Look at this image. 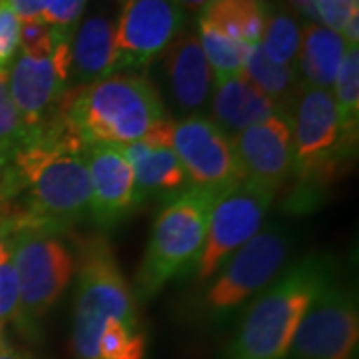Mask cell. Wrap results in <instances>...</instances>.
Segmentation results:
<instances>
[{
  "label": "cell",
  "instance_id": "1",
  "mask_svg": "<svg viewBox=\"0 0 359 359\" xmlns=\"http://www.w3.org/2000/svg\"><path fill=\"white\" fill-rule=\"evenodd\" d=\"M86 146L58 108L42 126L28 130L2 186L0 204L16 208L22 224L65 233L88 216Z\"/></svg>",
  "mask_w": 359,
  "mask_h": 359
},
{
  "label": "cell",
  "instance_id": "2",
  "mask_svg": "<svg viewBox=\"0 0 359 359\" xmlns=\"http://www.w3.org/2000/svg\"><path fill=\"white\" fill-rule=\"evenodd\" d=\"M70 126L84 144L124 148L166 118L160 92L140 74H110L88 86L66 92L60 104Z\"/></svg>",
  "mask_w": 359,
  "mask_h": 359
},
{
  "label": "cell",
  "instance_id": "3",
  "mask_svg": "<svg viewBox=\"0 0 359 359\" xmlns=\"http://www.w3.org/2000/svg\"><path fill=\"white\" fill-rule=\"evenodd\" d=\"M335 280L332 264L320 256L297 262L248 308L226 359H285L295 330L313 297Z\"/></svg>",
  "mask_w": 359,
  "mask_h": 359
},
{
  "label": "cell",
  "instance_id": "4",
  "mask_svg": "<svg viewBox=\"0 0 359 359\" xmlns=\"http://www.w3.org/2000/svg\"><path fill=\"white\" fill-rule=\"evenodd\" d=\"M218 196L214 190L188 186L160 212L136 276L140 299L154 297L168 282L198 264Z\"/></svg>",
  "mask_w": 359,
  "mask_h": 359
},
{
  "label": "cell",
  "instance_id": "5",
  "mask_svg": "<svg viewBox=\"0 0 359 359\" xmlns=\"http://www.w3.org/2000/svg\"><path fill=\"white\" fill-rule=\"evenodd\" d=\"M78 287L72 346L78 359H96V346L108 320L138 323V308L106 238L78 240Z\"/></svg>",
  "mask_w": 359,
  "mask_h": 359
},
{
  "label": "cell",
  "instance_id": "6",
  "mask_svg": "<svg viewBox=\"0 0 359 359\" xmlns=\"http://www.w3.org/2000/svg\"><path fill=\"white\" fill-rule=\"evenodd\" d=\"M290 122L294 144L292 174L299 186L295 196L308 188L320 190L355 148V142L347 140L341 132L332 90L304 82L290 108Z\"/></svg>",
  "mask_w": 359,
  "mask_h": 359
},
{
  "label": "cell",
  "instance_id": "7",
  "mask_svg": "<svg viewBox=\"0 0 359 359\" xmlns=\"http://www.w3.org/2000/svg\"><path fill=\"white\" fill-rule=\"evenodd\" d=\"M11 252L20 285L16 318L32 327L62 295L76 271V259L58 233L22 222L11 238Z\"/></svg>",
  "mask_w": 359,
  "mask_h": 359
},
{
  "label": "cell",
  "instance_id": "8",
  "mask_svg": "<svg viewBox=\"0 0 359 359\" xmlns=\"http://www.w3.org/2000/svg\"><path fill=\"white\" fill-rule=\"evenodd\" d=\"M290 250L292 240L283 228L269 226L257 231L222 264L224 268L205 294L208 308L224 313L264 292L280 276Z\"/></svg>",
  "mask_w": 359,
  "mask_h": 359
},
{
  "label": "cell",
  "instance_id": "9",
  "mask_svg": "<svg viewBox=\"0 0 359 359\" xmlns=\"http://www.w3.org/2000/svg\"><path fill=\"white\" fill-rule=\"evenodd\" d=\"M359 341L358 299L330 282L306 309L290 347L292 359H353Z\"/></svg>",
  "mask_w": 359,
  "mask_h": 359
},
{
  "label": "cell",
  "instance_id": "10",
  "mask_svg": "<svg viewBox=\"0 0 359 359\" xmlns=\"http://www.w3.org/2000/svg\"><path fill=\"white\" fill-rule=\"evenodd\" d=\"M273 196L248 180L219 194L210 212L204 250L198 259V280L212 278L238 248L262 230Z\"/></svg>",
  "mask_w": 359,
  "mask_h": 359
},
{
  "label": "cell",
  "instance_id": "11",
  "mask_svg": "<svg viewBox=\"0 0 359 359\" xmlns=\"http://www.w3.org/2000/svg\"><path fill=\"white\" fill-rule=\"evenodd\" d=\"M186 13L178 0H126L114 32V72L144 70L178 39Z\"/></svg>",
  "mask_w": 359,
  "mask_h": 359
},
{
  "label": "cell",
  "instance_id": "12",
  "mask_svg": "<svg viewBox=\"0 0 359 359\" xmlns=\"http://www.w3.org/2000/svg\"><path fill=\"white\" fill-rule=\"evenodd\" d=\"M172 148L190 186L224 192L244 182L230 136L205 116H184L174 122Z\"/></svg>",
  "mask_w": 359,
  "mask_h": 359
},
{
  "label": "cell",
  "instance_id": "13",
  "mask_svg": "<svg viewBox=\"0 0 359 359\" xmlns=\"http://www.w3.org/2000/svg\"><path fill=\"white\" fill-rule=\"evenodd\" d=\"M230 140L244 180L278 194L294 170L290 114L271 116Z\"/></svg>",
  "mask_w": 359,
  "mask_h": 359
},
{
  "label": "cell",
  "instance_id": "14",
  "mask_svg": "<svg viewBox=\"0 0 359 359\" xmlns=\"http://www.w3.org/2000/svg\"><path fill=\"white\" fill-rule=\"evenodd\" d=\"M86 164L90 174L88 216L100 228H112L136 210L134 172L122 148L88 144Z\"/></svg>",
  "mask_w": 359,
  "mask_h": 359
},
{
  "label": "cell",
  "instance_id": "15",
  "mask_svg": "<svg viewBox=\"0 0 359 359\" xmlns=\"http://www.w3.org/2000/svg\"><path fill=\"white\" fill-rule=\"evenodd\" d=\"M68 90V74L54 65L52 56L34 58L18 52L8 72V92L26 130L50 120Z\"/></svg>",
  "mask_w": 359,
  "mask_h": 359
},
{
  "label": "cell",
  "instance_id": "16",
  "mask_svg": "<svg viewBox=\"0 0 359 359\" xmlns=\"http://www.w3.org/2000/svg\"><path fill=\"white\" fill-rule=\"evenodd\" d=\"M162 56L168 98L182 114L200 116L212 98L214 76L198 32L184 26L178 39L168 46Z\"/></svg>",
  "mask_w": 359,
  "mask_h": 359
},
{
  "label": "cell",
  "instance_id": "17",
  "mask_svg": "<svg viewBox=\"0 0 359 359\" xmlns=\"http://www.w3.org/2000/svg\"><path fill=\"white\" fill-rule=\"evenodd\" d=\"M116 25L102 14H92L76 26L70 56L68 88L88 86L112 74Z\"/></svg>",
  "mask_w": 359,
  "mask_h": 359
},
{
  "label": "cell",
  "instance_id": "18",
  "mask_svg": "<svg viewBox=\"0 0 359 359\" xmlns=\"http://www.w3.org/2000/svg\"><path fill=\"white\" fill-rule=\"evenodd\" d=\"M210 108L212 122L218 124L230 138L271 116L283 114L280 106L271 102L245 76L230 78L216 84Z\"/></svg>",
  "mask_w": 359,
  "mask_h": 359
},
{
  "label": "cell",
  "instance_id": "19",
  "mask_svg": "<svg viewBox=\"0 0 359 359\" xmlns=\"http://www.w3.org/2000/svg\"><path fill=\"white\" fill-rule=\"evenodd\" d=\"M134 172V198L140 205L150 196H168L186 188V172L180 158L170 146H150L134 142L122 148Z\"/></svg>",
  "mask_w": 359,
  "mask_h": 359
},
{
  "label": "cell",
  "instance_id": "20",
  "mask_svg": "<svg viewBox=\"0 0 359 359\" xmlns=\"http://www.w3.org/2000/svg\"><path fill=\"white\" fill-rule=\"evenodd\" d=\"M346 50L347 42L339 32L318 22H306L295 68L306 84L330 90L334 86Z\"/></svg>",
  "mask_w": 359,
  "mask_h": 359
},
{
  "label": "cell",
  "instance_id": "21",
  "mask_svg": "<svg viewBox=\"0 0 359 359\" xmlns=\"http://www.w3.org/2000/svg\"><path fill=\"white\" fill-rule=\"evenodd\" d=\"M268 18V0H214L202 8L198 25H205L230 39L256 46L262 42Z\"/></svg>",
  "mask_w": 359,
  "mask_h": 359
},
{
  "label": "cell",
  "instance_id": "22",
  "mask_svg": "<svg viewBox=\"0 0 359 359\" xmlns=\"http://www.w3.org/2000/svg\"><path fill=\"white\" fill-rule=\"evenodd\" d=\"M244 76L262 94H266L271 102L278 104L283 114H290V108H292L295 96L304 84V80H302L295 66L273 65L271 60L266 58L259 44L252 46L248 52Z\"/></svg>",
  "mask_w": 359,
  "mask_h": 359
},
{
  "label": "cell",
  "instance_id": "23",
  "mask_svg": "<svg viewBox=\"0 0 359 359\" xmlns=\"http://www.w3.org/2000/svg\"><path fill=\"white\" fill-rule=\"evenodd\" d=\"M302 44V25L290 6L268 2V18L262 36V50L273 65L295 66Z\"/></svg>",
  "mask_w": 359,
  "mask_h": 359
},
{
  "label": "cell",
  "instance_id": "24",
  "mask_svg": "<svg viewBox=\"0 0 359 359\" xmlns=\"http://www.w3.org/2000/svg\"><path fill=\"white\" fill-rule=\"evenodd\" d=\"M334 100L339 114V126L347 140L358 142L359 120V48L347 46L334 82Z\"/></svg>",
  "mask_w": 359,
  "mask_h": 359
},
{
  "label": "cell",
  "instance_id": "25",
  "mask_svg": "<svg viewBox=\"0 0 359 359\" xmlns=\"http://www.w3.org/2000/svg\"><path fill=\"white\" fill-rule=\"evenodd\" d=\"M200 26L198 36H200L205 60L210 65V70H214V84H219L230 78L244 76L245 58L252 46L230 39L210 26Z\"/></svg>",
  "mask_w": 359,
  "mask_h": 359
},
{
  "label": "cell",
  "instance_id": "26",
  "mask_svg": "<svg viewBox=\"0 0 359 359\" xmlns=\"http://www.w3.org/2000/svg\"><path fill=\"white\" fill-rule=\"evenodd\" d=\"M26 138L28 130L8 92V70H0V192Z\"/></svg>",
  "mask_w": 359,
  "mask_h": 359
},
{
  "label": "cell",
  "instance_id": "27",
  "mask_svg": "<svg viewBox=\"0 0 359 359\" xmlns=\"http://www.w3.org/2000/svg\"><path fill=\"white\" fill-rule=\"evenodd\" d=\"M146 335L138 323L108 320L100 330L96 359H144Z\"/></svg>",
  "mask_w": 359,
  "mask_h": 359
},
{
  "label": "cell",
  "instance_id": "28",
  "mask_svg": "<svg viewBox=\"0 0 359 359\" xmlns=\"http://www.w3.org/2000/svg\"><path fill=\"white\" fill-rule=\"evenodd\" d=\"M20 306V285L18 273L14 268L11 245L0 257V323L13 320L18 313Z\"/></svg>",
  "mask_w": 359,
  "mask_h": 359
},
{
  "label": "cell",
  "instance_id": "29",
  "mask_svg": "<svg viewBox=\"0 0 359 359\" xmlns=\"http://www.w3.org/2000/svg\"><path fill=\"white\" fill-rule=\"evenodd\" d=\"M20 52V20L8 0H0V70H8Z\"/></svg>",
  "mask_w": 359,
  "mask_h": 359
},
{
  "label": "cell",
  "instance_id": "30",
  "mask_svg": "<svg viewBox=\"0 0 359 359\" xmlns=\"http://www.w3.org/2000/svg\"><path fill=\"white\" fill-rule=\"evenodd\" d=\"M54 50V28L44 20L20 22V52L34 58H48Z\"/></svg>",
  "mask_w": 359,
  "mask_h": 359
},
{
  "label": "cell",
  "instance_id": "31",
  "mask_svg": "<svg viewBox=\"0 0 359 359\" xmlns=\"http://www.w3.org/2000/svg\"><path fill=\"white\" fill-rule=\"evenodd\" d=\"M316 11L321 26L339 32L359 14V0H316Z\"/></svg>",
  "mask_w": 359,
  "mask_h": 359
},
{
  "label": "cell",
  "instance_id": "32",
  "mask_svg": "<svg viewBox=\"0 0 359 359\" xmlns=\"http://www.w3.org/2000/svg\"><path fill=\"white\" fill-rule=\"evenodd\" d=\"M88 0H48L42 20L56 28H76Z\"/></svg>",
  "mask_w": 359,
  "mask_h": 359
},
{
  "label": "cell",
  "instance_id": "33",
  "mask_svg": "<svg viewBox=\"0 0 359 359\" xmlns=\"http://www.w3.org/2000/svg\"><path fill=\"white\" fill-rule=\"evenodd\" d=\"M16 226H18V212L11 204H0V257L11 245V238Z\"/></svg>",
  "mask_w": 359,
  "mask_h": 359
},
{
  "label": "cell",
  "instance_id": "34",
  "mask_svg": "<svg viewBox=\"0 0 359 359\" xmlns=\"http://www.w3.org/2000/svg\"><path fill=\"white\" fill-rule=\"evenodd\" d=\"M8 4L20 22H28V20H42L48 0H8Z\"/></svg>",
  "mask_w": 359,
  "mask_h": 359
},
{
  "label": "cell",
  "instance_id": "35",
  "mask_svg": "<svg viewBox=\"0 0 359 359\" xmlns=\"http://www.w3.org/2000/svg\"><path fill=\"white\" fill-rule=\"evenodd\" d=\"M290 11H295L302 18H306V22H318V11H316V0H285Z\"/></svg>",
  "mask_w": 359,
  "mask_h": 359
},
{
  "label": "cell",
  "instance_id": "36",
  "mask_svg": "<svg viewBox=\"0 0 359 359\" xmlns=\"http://www.w3.org/2000/svg\"><path fill=\"white\" fill-rule=\"evenodd\" d=\"M0 359H30L26 353L22 351H18V349H14L13 346H8L6 341L2 344L0 347Z\"/></svg>",
  "mask_w": 359,
  "mask_h": 359
},
{
  "label": "cell",
  "instance_id": "37",
  "mask_svg": "<svg viewBox=\"0 0 359 359\" xmlns=\"http://www.w3.org/2000/svg\"><path fill=\"white\" fill-rule=\"evenodd\" d=\"M210 2H214V0H178L182 8H190V11H202Z\"/></svg>",
  "mask_w": 359,
  "mask_h": 359
},
{
  "label": "cell",
  "instance_id": "38",
  "mask_svg": "<svg viewBox=\"0 0 359 359\" xmlns=\"http://www.w3.org/2000/svg\"><path fill=\"white\" fill-rule=\"evenodd\" d=\"M4 344V323H0V347Z\"/></svg>",
  "mask_w": 359,
  "mask_h": 359
},
{
  "label": "cell",
  "instance_id": "39",
  "mask_svg": "<svg viewBox=\"0 0 359 359\" xmlns=\"http://www.w3.org/2000/svg\"><path fill=\"white\" fill-rule=\"evenodd\" d=\"M116 2H126V0H116Z\"/></svg>",
  "mask_w": 359,
  "mask_h": 359
}]
</instances>
